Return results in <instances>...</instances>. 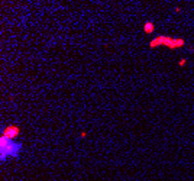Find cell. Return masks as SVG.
<instances>
[{"label":"cell","instance_id":"6da1fadb","mask_svg":"<svg viewBox=\"0 0 194 181\" xmlns=\"http://www.w3.org/2000/svg\"><path fill=\"white\" fill-rule=\"evenodd\" d=\"M186 45V39L184 38H178V36H167V35H158L154 39H151L149 42V48H158V46H165L168 49H178L183 48Z\"/></svg>","mask_w":194,"mask_h":181},{"label":"cell","instance_id":"7a4b0ae2","mask_svg":"<svg viewBox=\"0 0 194 181\" xmlns=\"http://www.w3.org/2000/svg\"><path fill=\"white\" fill-rule=\"evenodd\" d=\"M20 151H22V144L7 139L4 136L0 138V161L1 162H4L7 159V156H12V158L19 156Z\"/></svg>","mask_w":194,"mask_h":181},{"label":"cell","instance_id":"3957f363","mask_svg":"<svg viewBox=\"0 0 194 181\" xmlns=\"http://www.w3.org/2000/svg\"><path fill=\"white\" fill-rule=\"evenodd\" d=\"M19 135H20V128L16 126V125H9L1 130V136H4L7 139H12V141H15Z\"/></svg>","mask_w":194,"mask_h":181},{"label":"cell","instance_id":"277c9868","mask_svg":"<svg viewBox=\"0 0 194 181\" xmlns=\"http://www.w3.org/2000/svg\"><path fill=\"white\" fill-rule=\"evenodd\" d=\"M144 32H145V34H148V35L154 34V32H155V25H154V22L146 20V22L144 23Z\"/></svg>","mask_w":194,"mask_h":181},{"label":"cell","instance_id":"5b68a950","mask_svg":"<svg viewBox=\"0 0 194 181\" xmlns=\"http://www.w3.org/2000/svg\"><path fill=\"white\" fill-rule=\"evenodd\" d=\"M178 65H180V67H186V65H187V60H186V58H181V60L178 61Z\"/></svg>","mask_w":194,"mask_h":181},{"label":"cell","instance_id":"8992f818","mask_svg":"<svg viewBox=\"0 0 194 181\" xmlns=\"http://www.w3.org/2000/svg\"><path fill=\"white\" fill-rule=\"evenodd\" d=\"M174 12H177V13H178V12H181V7H180V6H175V9H174Z\"/></svg>","mask_w":194,"mask_h":181},{"label":"cell","instance_id":"52a82bcc","mask_svg":"<svg viewBox=\"0 0 194 181\" xmlns=\"http://www.w3.org/2000/svg\"><path fill=\"white\" fill-rule=\"evenodd\" d=\"M80 136H81V138H85V136H87V132H81Z\"/></svg>","mask_w":194,"mask_h":181}]
</instances>
